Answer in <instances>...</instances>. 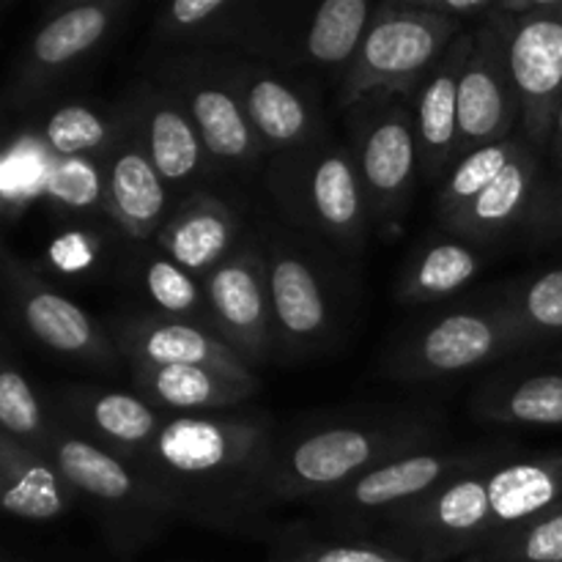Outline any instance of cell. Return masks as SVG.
<instances>
[{"instance_id": "obj_1", "label": "cell", "mask_w": 562, "mask_h": 562, "mask_svg": "<svg viewBox=\"0 0 562 562\" xmlns=\"http://www.w3.org/2000/svg\"><path fill=\"white\" fill-rule=\"evenodd\" d=\"M278 439L263 412L168 415L130 461L168 497L179 519L223 532H256L269 503Z\"/></svg>"}, {"instance_id": "obj_2", "label": "cell", "mask_w": 562, "mask_h": 562, "mask_svg": "<svg viewBox=\"0 0 562 562\" xmlns=\"http://www.w3.org/2000/svg\"><path fill=\"white\" fill-rule=\"evenodd\" d=\"M562 505V450L499 453L379 521L384 541L423 562L464 560Z\"/></svg>"}, {"instance_id": "obj_3", "label": "cell", "mask_w": 562, "mask_h": 562, "mask_svg": "<svg viewBox=\"0 0 562 562\" xmlns=\"http://www.w3.org/2000/svg\"><path fill=\"white\" fill-rule=\"evenodd\" d=\"M437 423L426 415L351 417L278 442L269 472V503L291 505L340 492L384 461L439 445Z\"/></svg>"}, {"instance_id": "obj_4", "label": "cell", "mask_w": 562, "mask_h": 562, "mask_svg": "<svg viewBox=\"0 0 562 562\" xmlns=\"http://www.w3.org/2000/svg\"><path fill=\"white\" fill-rule=\"evenodd\" d=\"M267 187L291 223L322 236L344 256L366 247L371 206L351 148L324 137L274 154L267 165Z\"/></svg>"}, {"instance_id": "obj_5", "label": "cell", "mask_w": 562, "mask_h": 562, "mask_svg": "<svg viewBox=\"0 0 562 562\" xmlns=\"http://www.w3.org/2000/svg\"><path fill=\"white\" fill-rule=\"evenodd\" d=\"M47 456L58 464L71 488L93 505L108 541L124 558H132L146 543L157 541L165 527L179 519L168 497L130 461L75 434L58 417Z\"/></svg>"}, {"instance_id": "obj_6", "label": "cell", "mask_w": 562, "mask_h": 562, "mask_svg": "<svg viewBox=\"0 0 562 562\" xmlns=\"http://www.w3.org/2000/svg\"><path fill=\"white\" fill-rule=\"evenodd\" d=\"M527 346L530 344L499 291L477 305L453 307L415 324L390 346L384 371L395 382H439L477 371Z\"/></svg>"}, {"instance_id": "obj_7", "label": "cell", "mask_w": 562, "mask_h": 562, "mask_svg": "<svg viewBox=\"0 0 562 562\" xmlns=\"http://www.w3.org/2000/svg\"><path fill=\"white\" fill-rule=\"evenodd\" d=\"M459 33L453 22L420 9L415 0L379 3L360 53L340 77V104L351 108L376 91L398 93L412 102Z\"/></svg>"}, {"instance_id": "obj_8", "label": "cell", "mask_w": 562, "mask_h": 562, "mask_svg": "<svg viewBox=\"0 0 562 562\" xmlns=\"http://www.w3.org/2000/svg\"><path fill=\"white\" fill-rule=\"evenodd\" d=\"M346 115L371 220L395 223L409 209L420 176L415 110L398 93L376 91L357 99Z\"/></svg>"}, {"instance_id": "obj_9", "label": "cell", "mask_w": 562, "mask_h": 562, "mask_svg": "<svg viewBox=\"0 0 562 562\" xmlns=\"http://www.w3.org/2000/svg\"><path fill=\"white\" fill-rule=\"evenodd\" d=\"M151 38L162 55H245L283 69L294 64L285 22L258 0H176L157 14Z\"/></svg>"}, {"instance_id": "obj_10", "label": "cell", "mask_w": 562, "mask_h": 562, "mask_svg": "<svg viewBox=\"0 0 562 562\" xmlns=\"http://www.w3.org/2000/svg\"><path fill=\"white\" fill-rule=\"evenodd\" d=\"M132 11L135 3L130 0H80L55 9L22 47L11 69L5 104L22 110L47 97L69 71L108 47Z\"/></svg>"}, {"instance_id": "obj_11", "label": "cell", "mask_w": 562, "mask_h": 562, "mask_svg": "<svg viewBox=\"0 0 562 562\" xmlns=\"http://www.w3.org/2000/svg\"><path fill=\"white\" fill-rule=\"evenodd\" d=\"M151 80L184 104L206 143L214 168H252L267 154L247 121L220 55L165 53L154 64Z\"/></svg>"}, {"instance_id": "obj_12", "label": "cell", "mask_w": 562, "mask_h": 562, "mask_svg": "<svg viewBox=\"0 0 562 562\" xmlns=\"http://www.w3.org/2000/svg\"><path fill=\"white\" fill-rule=\"evenodd\" d=\"M267 267L274 355L307 357L327 349L340 333V305L316 256L291 236L278 234L267 241Z\"/></svg>"}, {"instance_id": "obj_13", "label": "cell", "mask_w": 562, "mask_h": 562, "mask_svg": "<svg viewBox=\"0 0 562 562\" xmlns=\"http://www.w3.org/2000/svg\"><path fill=\"white\" fill-rule=\"evenodd\" d=\"M505 453L503 448H423L384 461L340 492L318 499L322 510L340 525H379L384 516L426 497L459 472Z\"/></svg>"}, {"instance_id": "obj_14", "label": "cell", "mask_w": 562, "mask_h": 562, "mask_svg": "<svg viewBox=\"0 0 562 562\" xmlns=\"http://www.w3.org/2000/svg\"><path fill=\"white\" fill-rule=\"evenodd\" d=\"M3 289L11 316L38 346L80 366L115 368L121 355L108 329L11 250H3Z\"/></svg>"}, {"instance_id": "obj_15", "label": "cell", "mask_w": 562, "mask_h": 562, "mask_svg": "<svg viewBox=\"0 0 562 562\" xmlns=\"http://www.w3.org/2000/svg\"><path fill=\"white\" fill-rule=\"evenodd\" d=\"M510 31L514 14L503 9L475 27V47L459 86V157L508 140L519 126V97L510 75Z\"/></svg>"}, {"instance_id": "obj_16", "label": "cell", "mask_w": 562, "mask_h": 562, "mask_svg": "<svg viewBox=\"0 0 562 562\" xmlns=\"http://www.w3.org/2000/svg\"><path fill=\"white\" fill-rule=\"evenodd\" d=\"M203 285L220 338L250 368L267 362L274 355L267 245L256 236H245L239 247L203 278Z\"/></svg>"}, {"instance_id": "obj_17", "label": "cell", "mask_w": 562, "mask_h": 562, "mask_svg": "<svg viewBox=\"0 0 562 562\" xmlns=\"http://www.w3.org/2000/svg\"><path fill=\"white\" fill-rule=\"evenodd\" d=\"M508 55L519 97V132L549 154L562 102V0H536L530 11L514 16Z\"/></svg>"}, {"instance_id": "obj_18", "label": "cell", "mask_w": 562, "mask_h": 562, "mask_svg": "<svg viewBox=\"0 0 562 562\" xmlns=\"http://www.w3.org/2000/svg\"><path fill=\"white\" fill-rule=\"evenodd\" d=\"M220 60L263 151L274 157L329 137L316 93L291 80L283 66L245 55H220Z\"/></svg>"}, {"instance_id": "obj_19", "label": "cell", "mask_w": 562, "mask_h": 562, "mask_svg": "<svg viewBox=\"0 0 562 562\" xmlns=\"http://www.w3.org/2000/svg\"><path fill=\"white\" fill-rule=\"evenodd\" d=\"M115 108L170 192L198 184L217 170L184 104L157 80L132 82Z\"/></svg>"}, {"instance_id": "obj_20", "label": "cell", "mask_w": 562, "mask_h": 562, "mask_svg": "<svg viewBox=\"0 0 562 562\" xmlns=\"http://www.w3.org/2000/svg\"><path fill=\"white\" fill-rule=\"evenodd\" d=\"M47 404L66 428L126 461H135L157 439L168 417L140 393L93 384L60 387Z\"/></svg>"}, {"instance_id": "obj_21", "label": "cell", "mask_w": 562, "mask_h": 562, "mask_svg": "<svg viewBox=\"0 0 562 562\" xmlns=\"http://www.w3.org/2000/svg\"><path fill=\"white\" fill-rule=\"evenodd\" d=\"M115 349L132 366H206L231 376H256L250 366L206 327L190 322L154 316V313H126L104 324Z\"/></svg>"}, {"instance_id": "obj_22", "label": "cell", "mask_w": 562, "mask_h": 562, "mask_svg": "<svg viewBox=\"0 0 562 562\" xmlns=\"http://www.w3.org/2000/svg\"><path fill=\"white\" fill-rule=\"evenodd\" d=\"M104 179V214L135 247L148 245L170 217V187L157 173L130 126L99 159Z\"/></svg>"}, {"instance_id": "obj_23", "label": "cell", "mask_w": 562, "mask_h": 562, "mask_svg": "<svg viewBox=\"0 0 562 562\" xmlns=\"http://www.w3.org/2000/svg\"><path fill=\"white\" fill-rule=\"evenodd\" d=\"M543 157L547 154L538 151L525 137L519 151L503 168V173L475 201L467 203L461 212L442 220L439 231L459 236V239L475 241L481 247L494 245L497 239L516 234V231H525L532 206H536L538 195L547 184Z\"/></svg>"}, {"instance_id": "obj_24", "label": "cell", "mask_w": 562, "mask_h": 562, "mask_svg": "<svg viewBox=\"0 0 562 562\" xmlns=\"http://www.w3.org/2000/svg\"><path fill=\"white\" fill-rule=\"evenodd\" d=\"M475 47V31H461L412 99L420 143V176L445 179L459 159V86Z\"/></svg>"}, {"instance_id": "obj_25", "label": "cell", "mask_w": 562, "mask_h": 562, "mask_svg": "<svg viewBox=\"0 0 562 562\" xmlns=\"http://www.w3.org/2000/svg\"><path fill=\"white\" fill-rule=\"evenodd\" d=\"M241 241V217L206 190H195L170 209V217L148 245L184 267L195 278H206Z\"/></svg>"}, {"instance_id": "obj_26", "label": "cell", "mask_w": 562, "mask_h": 562, "mask_svg": "<svg viewBox=\"0 0 562 562\" xmlns=\"http://www.w3.org/2000/svg\"><path fill=\"white\" fill-rule=\"evenodd\" d=\"M137 393L165 415H212L247 404L258 376H231L206 366H132Z\"/></svg>"}, {"instance_id": "obj_27", "label": "cell", "mask_w": 562, "mask_h": 562, "mask_svg": "<svg viewBox=\"0 0 562 562\" xmlns=\"http://www.w3.org/2000/svg\"><path fill=\"white\" fill-rule=\"evenodd\" d=\"M80 494L44 450L0 434V505L22 521H55L69 514Z\"/></svg>"}, {"instance_id": "obj_28", "label": "cell", "mask_w": 562, "mask_h": 562, "mask_svg": "<svg viewBox=\"0 0 562 562\" xmlns=\"http://www.w3.org/2000/svg\"><path fill=\"white\" fill-rule=\"evenodd\" d=\"M477 420L497 426H562L560 368H521L488 376L472 395Z\"/></svg>"}, {"instance_id": "obj_29", "label": "cell", "mask_w": 562, "mask_h": 562, "mask_svg": "<svg viewBox=\"0 0 562 562\" xmlns=\"http://www.w3.org/2000/svg\"><path fill=\"white\" fill-rule=\"evenodd\" d=\"M483 267L486 252L481 245L439 231L423 239L406 258L395 283V300L401 305H434L467 289Z\"/></svg>"}, {"instance_id": "obj_30", "label": "cell", "mask_w": 562, "mask_h": 562, "mask_svg": "<svg viewBox=\"0 0 562 562\" xmlns=\"http://www.w3.org/2000/svg\"><path fill=\"white\" fill-rule=\"evenodd\" d=\"M130 272L132 283L146 302V313L176 318V322H190L217 333L203 278L187 272L184 267L170 261L154 245L135 247Z\"/></svg>"}, {"instance_id": "obj_31", "label": "cell", "mask_w": 562, "mask_h": 562, "mask_svg": "<svg viewBox=\"0 0 562 562\" xmlns=\"http://www.w3.org/2000/svg\"><path fill=\"white\" fill-rule=\"evenodd\" d=\"M379 5L371 0H324L311 14L294 47V64H311L340 77L351 66Z\"/></svg>"}, {"instance_id": "obj_32", "label": "cell", "mask_w": 562, "mask_h": 562, "mask_svg": "<svg viewBox=\"0 0 562 562\" xmlns=\"http://www.w3.org/2000/svg\"><path fill=\"white\" fill-rule=\"evenodd\" d=\"M121 130L124 119L115 104L108 110L93 104H64L42 124V140L53 157H82L99 162Z\"/></svg>"}, {"instance_id": "obj_33", "label": "cell", "mask_w": 562, "mask_h": 562, "mask_svg": "<svg viewBox=\"0 0 562 562\" xmlns=\"http://www.w3.org/2000/svg\"><path fill=\"white\" fill-rule=\"evenodd\" d=\"M521 140H525V135L516 132L508 140L488 143V146H481L475 148V151L456 159V165L450 168V173L445 176L442 187H439L437 201H434V214H437L439 223L453 217V214L461 212L470 201H475V198L503 173L505 165L514 159Z\"/></svg>"}, {"instance_id": "obj_34", "label": "cell", "mask_w": 562, "mask_h": 562, "mask_svg": "<svg viewBox=\"0 0 562 562\" xmlns=\"http://www.w3.org/2000/svg\"><path fill=\"white\" fill-rule=\"evenodd\" d=\"M0 428L5 437L44 450V453L55 431V415L49 404L38 398L25 373L11 360H3V368H0Z\"/></svg>"}, {"instance_id": "obj_35", "label": "cell", "mask_w": 562, "mask_h": 562, "mask_svg": "<svg viewBox=\"0 0 562 562\" xmlns=\"http://www.w3.org/2000/svg\"><path fill=\"white\" fill-rule=\"evenodd\" d=\"M503 296L530 346L562 335V263L508 285Z\"/></svg>"}, {"instance_id": "obj_36", "label": "cell", "mask_w": 562, "mask_h": 562, "mask_svg": "<svg viewBox=\"0 0 562 562\" xmlns=\"http://www.w3.org/2000/svg\"><path fill=\"white\" fill-rule=\"evenodd\" d=\"M461 562H562V505L486 543Z\"/></svg>"}, {"instance_id": "obj_37", "label": "cell", "mask_w": 562, "mask_h": 562, "mask_svg": "<svg viewBox=\"0 0 562 562\" xmlns=\"http://www.w3.org/2000/svg\"><path fill=\"white\" fill-rule=\"evenodd\" d=\"M269 562H423L384 538H300L283 541Z\"/></svg>"}, {"instance_id": "obj_38", "label": "cell", "mask_w": 562, "mask_h": 562, "mask_svg": "<svg viewBox=\"0 0 562 562\" xmlns=\"http://www.w3.org/2000/svg\"><path fill=\"white\" fill-rule=\"evenodd\" d=\"M44 192L64 212H104L102 168L93 159L53 157L44 176Z\"/></svg>"}, {"instance_id": "obj_39", "label": "cell", "mask_w": 562, "mask_h": 562, "mask_svg": "<svg viewBox=\"0 0 562 562\" xmlns=\"http://www.w3.org/2000/svg\"><path fill=\"white\" fill-rule=\"evenodd\" d=\"M525 234L536 241H562V179L543 184Z\"/></svg>"}, {"instance_id": "obj_40", "label": "cell", "mask_w": 562, "mask_h": 562, "mask_svg": "<svg viewBox=\"0 0 562 562\" xmlns=\"http://www.w3.org/2000/svg\"><path fill=\"white\" fill-rule=\"evenodd\" d=\"M99 239L88 231H69V234L58 236L49 247V261L60 272H86L93 261H97Z\"/></svg>"}, {"instance_id": "obj_41", "label": "cell", "mask_w": 562, "mask_h": 562, "mask_svg": "<svg viewBox=\"0 0 562 562\" xmlns=\"http://www.w3.org/2000/svg\"><path fill=\"white\" fill-rule=\"evenodd\" d=\"M415 3L450 20L459 31H475L499 11V0H415Z\"/></svg>"}, {"instance_id": "obj_42", "label": "cell", "mask_w": 562, "mask_h": 562, "mask_svg": "<svg viewBox=\"0 0 562 562\" xmlns=\"http://www.w3.org/2000/svg\"><path fill=\"white\" fill-rule=\"evenodd\" d=\"M549 157H552L554 168L562 173V102L558 110V119H554V132H552V143H549Z\"/></svg>"}]
</instances>
